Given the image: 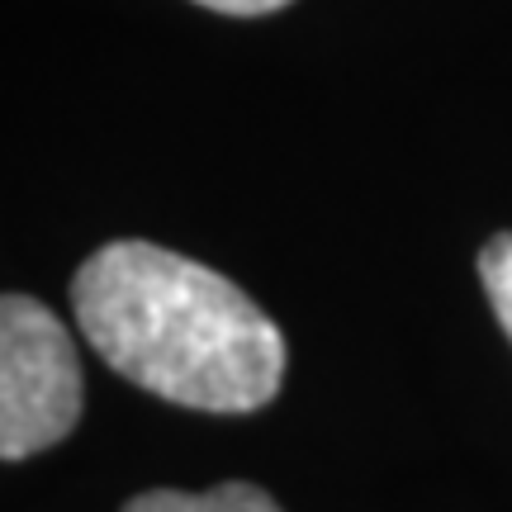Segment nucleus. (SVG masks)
<instances>
[{
  "instance_id": "1",
  "label": "nucleus",
  "mask_w": 512,
  "mask_h": 512,
  "mask_svg": "<svg viewBox=\"0 0 512 512\" xmlns=\"http://www.w3.org/2000/svg\"><path fill=\"white\" fill-rule=\"evenodd\" d=\"M72 309L105 366L200 413H252L280 394L285 337L228 275L152 242L81 261Z\"/></svg>"
},
{
  "instance_id": "5",
  "label": "nucleus",
  "mask_w": 512,
  "mask_h": 512,
  "mask_svg": "<svg viewBox=\"0 0 512 512\" xmlns=\"http://www.w3.org/2000/svg\"><path fill=\"white\" fill-rule=\"evenodd\" d=\"M195 5H209L219 15H271V10H285L290 0H195Z\"/></svg>"
},
{
  "instance_id": "4",
  "label": "nucleus",
  "mask_w": 512,
  "mask_h": 512,
  "mask_svg": "<svg viewBox=\"0 0 512 512\" xmlns=\"http://www.w3.org/2000/svg\"><path fill=\"white\" fill-rule=\"evenodd\" d=\"M479 280H484V294H489L498 323H503V332H508V342H512V233H498V238L484 242V252H479Z\"/></svg>"
},
{
  "instance_id": "3",
  "label": "nucleus",
  "mask_w": 512,
  "mask_h": 512,
  "mask_svg": "<svg viewBox=\"0 0 512 512\" xmlns=\"http://www.w3.org/2000/svg\"><path fill=\"white\" fill-rule=\"evenodd\" d=\"M124 512H280L266 489L256 484H219V489H204V494H181V489H152V494L128 498Z\"/></svg>"
},
{
  "instance_id": "2",
  "label": "nucleus",
  "mask_w": 512,
  "mask_h": 512,
  "mask_svg": "<svg viewBox=\"0 0 512 512\" xmlns=\"http://www.w3.org/2000/svg\"><path fill=\"white\" fill-rule=\"evenodd\" d=\"M81 418V361L67 328L34 294L0 304V456L29 460Z\"/></svg>"
}]
</instances>
